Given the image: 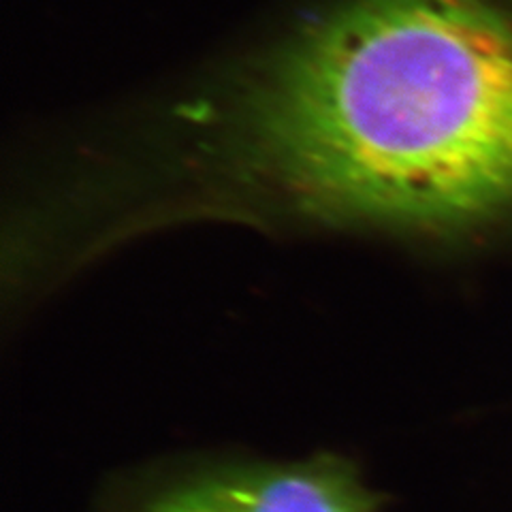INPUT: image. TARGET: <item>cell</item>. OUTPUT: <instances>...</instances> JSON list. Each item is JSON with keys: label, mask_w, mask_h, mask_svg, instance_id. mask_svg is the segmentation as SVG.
<instances>
[{"label": "cell", "mask_w": 512, "mask_h": 512, "mask_svg": "<svg viewBox=\"0 0 512 512\" xmlns=\"http://www.w3.org/2000/svg\"><path fill=\"white\" fill-rule=\"evenodd\" d=\"M242 163L320 214L461 231L512 212V7L335 0L233 84Z\"/></svg>", "instance_id": "6da1fadb"}, {"label": "cell", "mask_w": 512, "mask_h": 512, "mask_svg": "<svg viewBox=\"0 0 512 512\" xmlns=\"http://www.w3.org/2000/svg\"><path fill=\"white\" fill-rule=\"evenodd\" d=\"M139 512H376V498L346 463L318 459L184 480Z\"/></svg>", "instance_id": "7a4b0ae2"}]
</instances>
